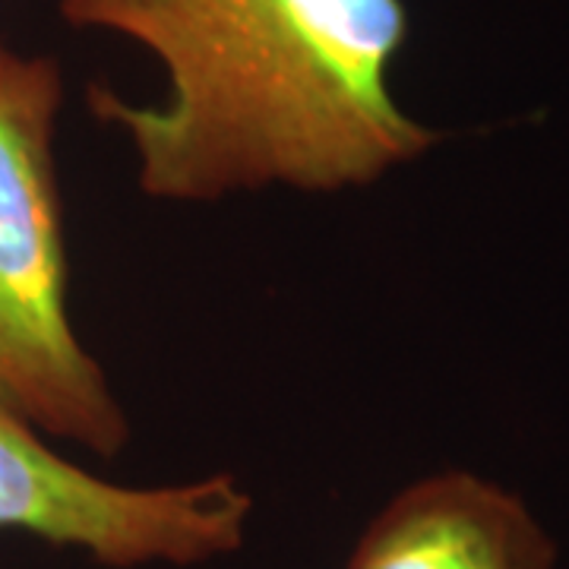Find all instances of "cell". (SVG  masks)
<instances>
[{
  "label": "cell",
  "mask_w": 569,
  "mask_h": 569,
  "mask_svg": "<svg viewBox=\"0 0 569 569\" xmlns=\"http://www.w3.org/2000/svg\"><path fill=\"white\" fill-rule=\"evenodd\" d=\"M58 13L164 67L159 104L104 82L86 96L130 142L149 200L361 190L443 142L389 82L408 39L402 0H58Z\"/></svg>",
  "instance_id": "cell-1"
},
{
  "label": "cell",
  "mask_w": 569,
  "mask_h": 569,
  "mask_svg": "<svg viewBox=\"0 0 569 569\" xmlns=\"http://www.w3.org/2000/svg\"><path fill=\"white\" fill-rule=\"evenodd\" d=\"M61 61L0 41V399L51 440L121 456L130 418L67 310Z\"/></svg>",
  "instance_id": "cell-2"
},
{
  "label": "cell",
  "mask_w": 569,
  "mask_h": 569,
  "mask_svg": "<svg viewBox=\"0 0 569 569\" xmlns=\"http://www.w3.org/2000/svg\"><path fill=\"white\" fill-rule=\"evenodd\" d=\"M253 493L234 475L118 485L77 466L0 399V531L108 569L200 567L244 548Z\"/></svg>",
  "instance_id": "cell-3"
},
{
  "label": "cell",
  "mask_w": 569,
  "mask_h": 569,
  "mask_svg": "<svg viewBox=\"0 0 569 569\" xmlns=\"http://www.w3.org/2000/svg\"><path fill=\"white\" fill-rule=\"evenodd\" d=\"M557 560L553 535L516 490L447 468L392 493L346 569H557Z\"/></svg>",
  "instance_id": "cell-4"
}]
</instances>
